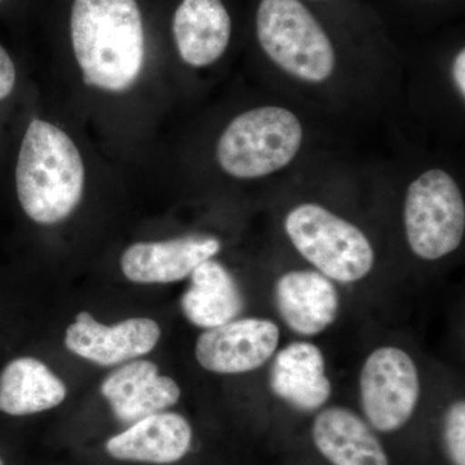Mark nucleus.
I'll use <instances>...</instances> for the list:
<instances>
[{
    "mask_svg": "<svg viewBox=\"0 0 465 465\" xmlns=\"http://www.w3.org/2000/svg\"><path fill=\"white\" fill-rule=\"evenodd\" d=\"M312 439L331 465H390L381 440L363 419L344 407H329L316 416Z\"/></svg>",
    "mask_w": 465,
    "mask_h": 465,
    "instance_id": "16",
    "label": "nucleus"
},
{
    "mask_svg": "<svg viewBox=\"0 0 465 465\" xmlns=\"http://www.w3.org/2000/svg\"><path fill=\"white\" fill-rule=\"evenodd\" d=\"M16 85V67L8 52L0 45V100L7 99Z\"/></svg>",
    "mask_w": 465,
    "mask_h": 465,
    "instance_id": "20",
    "label": "nucleus"
},
{
    "mask_svg": "<svg viewBox=\"0 0 465 465\" xmlns=\"http://www.w3.org/2000/svg\"><path fill=\"white\" fill-rule=\"evenodd\" d=\"M452 81H454L455 88H457L459 94L465 97V51L460 50L458 52L457 56L454 58V63L451 66Z\"/></svg>",
    "mask_w": 465,
    "mask_h": 465,
    "instance_id": "21",
    "label": "nucleus"
},
{
    "mask_svg": "<svg viewBox=\"0 0 465 465\" xmlns=\"http://www.w3.org/2000/svg\"><path fill=\"white\" fill-rule=\"evenodd\" d=\"M403 215L407 242L419 258H443L463 241V194L454 177L440 168L425 171L410 183Z\"/></svg>",
    "mask_w": 465,
    "mask_h": 465,
    "instance_id": "6",
    "label": "nucleus"
},
{
    "mask_svg": "<svg viewBox=\"0 0 465 465\" xmlns=\"http://www.w3.org/2000/svg\"><path fill=\"white\" fill-rule=\"evenodd\" d=\"M173 33L183 63L206 67L225 54L232 20L222 0H182L173 15Z\"/></svg>",
    "mask_w": 465,
    "mask_h": 465,
    "instance_id": "14",
    "label": "nucleus"
},
{
    "mask_svg": "<svg viewBox=\"0 0 465 465\" xmlns=\"http://www.w3.org/2000/svg\"><path fill=\"white\" fill-rule=\"evenodd\" d=\"M0 465H5V463H3L2 458H0Z\"/></svg>",
    "mask_w": 465,
    "mask_h": 465,
    "instance_id": "22",
    "label": "nucleus"
},
{
    "mask_svg": "<svg viewBox=\"0 0 465 465\" xmlns=\"http://www.w3.org/2000/svg\"><path fill=\"white\" fill-rule=\"evenodd\" d=\"M284 231L312 265L338 282L362 280L374 266V249L363 232L320 204L291 210Z\"/></svg>",
    "mask_w": 465,
    "mask_h": 465,
    "instance_id": "5",
    "label": "nucleus"
},
{
    "mask_svg": "<svg viewBox=\"0 0 465 465\" xmlns=\"http://www.w3.org/2000/svg\"><path fill=\"white\" fill-rule=\"evenodd\" d=\"M64 381L42 361L32 357L11 361L0 374V411L12 416L38 414L66 399Z\"/></svg>",
    "mask_w": 465,
    "mask_h": 465,
    "instance_id": "18",
    "label": "nucleus"
},
{
    "mask_svg": "<svg viewBox=\"0 0 465 465\" xmlns=\"http://www.w3.org/2000/svg\"><path fill=\"white\" fill-rule=\"evenodd\" d=\"M280 341L277 324L262 318L231 321L207 329L195 345L198 362L216 374H243L264 365Z\"/></svg>",
    "mask_w": 465,
    "mask_h": 465,
    "instance_id": "8",
    "label": "nucleus"
},
{
    "mask_svg": "<svg viewBox=\"0 0 465 465\" xmlns=\"http://www.w3.org/2000/svg\"><path fill=\"white\" fill-rule=\"evenodd\" d=\"M274 298L284 323L299 335H318L338 317V291L326 275L318 272L283 274L275 283Z\"/></svg>",
    "mask_w": 465,
    "mask_h": 465,
    "instance_id": "13",
    "label": "nucleus"
},
{
    "mask_svg": "<svg viewBox=\"0 0 465 465\" xmlns=\"http://www.w3.org/2000/svg\"><path fill=\"white\" fill-rule=\"evenodd\" d=\"M360 390L370 427L382 433L394 432L411 419L418 405V369L402 349H376L362 367Z\"/></svg>",
    "mask_w": 465,
    "mask_h": 465,
    "instance_id": "7",
    "label": "nucleus"
},
{
    "mask_svg": "<svg viewBox=\"0 0 465 465\" xmlns=\"http://www.w3.org/2000/svg\"><path fill=\"white\" fill-rule=\"evenodd\" d=\"M101 394L121 423L134 424L173 406L182 391L173 379L159 375L152 361L139 360L106 376Z\"/></svg>",
    "mask_w": 465,
    "mask_h": 465,
    "instance_id": "11",
    "label": "nucleus"
},
{
    "mask_svg": "<svg viewBox=\"0 0 465 465\" xmlns=\"http://www.w3.org/2000/svg\"><path fill=\"white\" fill-rule=\"evenodd\" d=\"M256 35L266 56L295 78L321 84L335 70L329 35L300 0H262Z\"/></svg>",
    "mask_w": 465,
    "mask_h": 465,
    "instance_id": "4",
    "label": "nucleus"
},
{
    "mask_svg": "<svg viewBox=\"0 0 465 465\" xmlns=\"http://www.w3.org/2000/svg\"><path fill=\"white\" fill-rule=\"evenodd\" d=\"M213 237L188 235L161 242H139L124 251L122 272L134 283H173L185 280L202 262L219 253Z\"/></svg>",
    "mask_w": 465,
    "mask_h": 465,
    "instance_id": "10",
    "label": "nucleus"
},
{
    "mask_svg": "<svg viewBox=\"0 0 465 465\" xmlns=\"http://www.w3.org/2000/svg\"><path fill=\"white\" fill-rule=\"evenodd\" d=\"M84 159L69 134L34 119L16 167L18 201L26 215L43 225L65 220L84 197Z\"/></svg>",
    "mask_w": 465,
    "mask_h": 465,
    "instance_id": "2",
    "label": "nucleus"
},
{
    "mask_svg": "<svg viewBox=\"0 0 465 465\" xmlns=\"http://www.w3.org/2000/svg\"><path fill=\"white\" fill-rule=\"evenodd\" d=\"M269 384L278 399L300 411H316L331 396L322 351L311 342L282 349L274 358Z\"/></svg>",
    "mask_w": 465,
    "mask_h": 465,
    "instance_id": "15",
    "label": "nucleus"
},
{
    "mask_svg": "<svg viewBox=\"0 0 465 465\" xmlns=\"http://www.w3.org/2000/svg\"><path fill=\"white\" fill-rule=\"evenodd\" d=\"M70 32L85 84L109 92L133 87L145 58L136 0H74Z\"/></svg>",
    "mask_w": 465,
    "mask_h": 465,
    "instance_id": "1",
    "label": "nucleus"
},
{
    "mask_svg": "<svg viewBox=\"0 0 465 465\" xmlns=\"http://www.w3.org/2000/svg\"><path fill=\"white\" fill-rule=\"evenodd\" d=\"M189 277L191 284L180 302L189 322L202 329H213L240 316L243 296L225 266L208 259Z\"/></svg>",
    "mask_w": 465,
    "mask_h": 465,
    "instance_id": "17",
    "label": "nucleus"
},
{
    "mask_svg": "<svg viewBox=\"0 0 465 465\" xmlns=\"http://www.w3.org/2000/svg\"><path fill=\"white\" fill-rule=\"evenodd\" d=\"M0 2H2V0H0Z\"/></svg>",
    "mask_w": 465,
    "mask_h": 465,
    "instance_id": "23",
    "label": "nucleus"
},
{
    "mask_svg": "<svg viewBox=\"0 0 465 465\" xmlns=\"http://www.w3.org/2000/svg\"><path fill=\"white\" fill-rule=\"evenodd\" d=\"M302 139V122L291 110L260 106L242 113L228 124L217 143V162L235 179H260L290 164Z\"/></svg>",
    "mask_w": 465,
    "mask_h": 465,
    "instance_id": "3",
    "label": "nucleus"
},
{
    "mask_svg": "<svg viewBox=\"0 0 465 465\" xmlns=\"http://www.w3.org/2000/svg\"><path fill=\"white\" fill-rule=\"evenodd\" d=\"M443 443L452 465H465V403L457 401L449 407L443 420Z\"/></svg>",
    "mask_w": 465,
    "mask_h": 465,
    "instance_id": "19",
    "label": "nucleus"
},
{
    "mask_svg": "<svg viewBox=\"0 0 465 465\" xmlns=\"http://www.w3.org/2000/svg\"><path fill=\"white\" fill-rule=\"evenodd\" d=\"M193 430L176 412H157L131 424L106 442V452L121 461L173 464L191 451Z\"/></svg>",
    "mask_w": 465,
    "mask_h": 465,
    "instance_id": "12",
    "label": "nucleus"
},
{
    "mask_svg": "<svg viewBox=\"0 0 465 465\" xmlns=\"http://www.w3.org/2000/svg\"><path fill=\"white\" fill-rule=\"evenodd\" d=\"M161 339V327L150 318H130L114 326L101 324L81 312L67 327L65 345L72 353L103 367L121 365L148 354Z\"/></svg>",
    "mask_w": 465,
    "mask_h": 465,
    "instance_id": "9",
    "label": "nucleus"
}]
</instances>
